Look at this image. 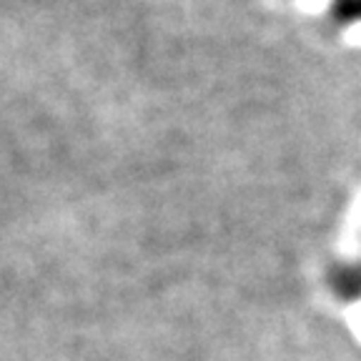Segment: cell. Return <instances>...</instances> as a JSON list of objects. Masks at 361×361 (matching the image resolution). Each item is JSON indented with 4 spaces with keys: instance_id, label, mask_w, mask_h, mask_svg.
<instances>
[{
    "instance_id": "cell-2",
    "label": "cell",
    "mask_w": 361,
    "mask_h": 361,
    "mask_svg": "<svg viewBox=\"0 0 361 361\" xmlns=\"http://www.w3.org/2000/svg\"><path fill=\"white\" fill-rule=\"evenodd\" d=\"M329 18L336 25H361V0H331L329 3Z\"/></svg>"
},
{
    "instance_id": "cell-1",
    "label": "cell",
    "mask_w": 361,
    "mask_h": 361,
    "mask_svg": "<svg viewBox=\"0 0 361 361\" xmlns=\"http://www.w3.org/2000/svg\"><path fill=\"white\" fill-rule=\"evenodd\" d=\"M329 288L344 304H354L361 299V254L341 261L329 271Z\"/></svg>"
}]
</instances>
